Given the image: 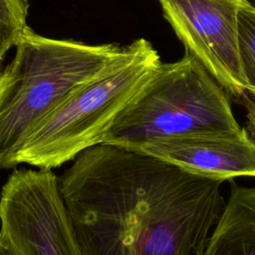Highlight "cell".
<instances>
[{"label": "cell", "instance_id": "cell-6", "mask_svg": "<svg viewBox=\"0 0 255 255\" xmlns=\"http://www.w3.org/2000/svg\"><path fill=\"white\" fill-rule=\"evenodd\" d=\"M157 1L185 53L240 103L247 84L239 54L238 12L248 0Z\"/></svg>", "mask_w": 255, "mask_h": 255}, {"label": "cell", "instance_id": "cell-8", "mask_svg": "<svg viewBox=\"0 0 255 255\" xmlns=\"http://www.w3.org/2000/svg\"><path fill=\"white\" fill-rule=\"evenodd\" d=\"M231 182L200 255H255V186Z\"/></svg>", "mask_w": 255, "mask_h": 255}, {"label": "cell", "instance_id": "cell-2", "mask_svg": "<svg viewBox=\"0 0 255 255\" xmlns=\"http://www.w3.org/2000/svg\"><path fill=\"white\" fill-rule=\"evenodd\" d=\"M0 71V168L16 167L34 128L71 93L121 58L127 46L47 38L26 27Z\"/></svg>", "mask_w": 255, "mask_h": 255}, {"label": "cell", "instance_id": "cell-5", "mask_svg": "<svg viewBox=\"0 0 255 255\" xmlns=\"http://www.w3.org/2000/svg\"><path fill=\"white\" fill-rule=\"evenodd\" d=\"M0 239L18 255H81L52 170L10 173L0 192Z\"/></svg>", "mask_w": 255, "mask_h": 255}, {"label": "cell", "instance_id": "cell-11", "mask_svg": "<svg viewBox=\"0 0 255 255\" xmlns=\"http://www.w3.org/2000/svg\"><path fill=\"white\" fill-rule=\"evenodd\" d=\"M242 105L245 108L246 111V129L250 135V137L255 142V108L248 104V103H242Z\"/></svg>", "mask_w": 255, "mask_h": 255}, {"label": "cell", "instance_id": "cell-13", "mask_svg": "<svg viewBox=\"0 0 255 255\" xmlns=\"http://www.w3.org/2000/svg\"><path fill=\"white\" fill-rule=\"evenodd\" d=\"M0 255H18L9 245L0 239Z\"/></svg>", "mask_w": 255, "mask_h": 255}, {"label": "cell", "instance_id": "cell-14", "mask_svg": "<svg viewBox=\"0 0 255 255\" xmlns=\"http://www.w3.org/2000/svg\"><path fill=\"white\" fill-rule=\"evenodd\" d=\"M248 1H249L251 4H253V5L255 6V0H248Z\"/></svg>", "mask_w": 255, "mask_h": 255}, {"label": "cell", "instance_id": "cell-4", "mask_svg": "<svg viewBox=\"0 0 255 255\" xmlns=\"http://www.w3.org/2000/svg\"><path fill=\"white\" fill-rule=\"evenodd\" d=\"M231 98L191 56L158 65L124 108L102 143L134 147L156 138L242 128Z\"/></svg>", "mask_w": 255, "mask_h": 255}, {"label": "cell", "instance_id": "cell-7", "mask_svg": "<svg viewBox=\"0 0 255 255\" xmlns=\"http://www.w3.org/2000/svg\"><path fill=\"white\" fill-rule=\"evenodd\" d=\"M131 149L223 182L255 177V142L245 127L237 131L192 132L156 138Z\"/></svg>", "mask_w": 255, "mask_h": 255}, {"label": "cell", "instance_id": "cell-3", "mask_svg": "<svg viewBox=\"0 0 255 255\" xmlns=\"http://www.w3.org/2000/svg\"><path fill=\"white\" fill-rule=\"evenodd\" d=\"M160 58L143 38L127 45L125 54L71 93L25 140L18 163L52 170L102 143L118 115L152 76Z\"/></svg>", "mask_w": 255, "mask_h": 255}, {"label": "cell", "instance_id": "cell-9", "mask_svg": "<svg viewBox=\"0 0 255 255\" xmlns=\"http://www.w3.org/2000/svg\"><path fill=\"white\" fill-rule=\"evenodd\" d=\"M28 10V0H0V70L7 52L27 27Z\"/></svg>", "mask_w": 255, "mask_h": 255}, {"label": "cell", "instance_id": "cell-12", "mask_svg": "<svg viewBox=\"0 0 255 255\" xmlns=\"http://www.w3.org/2000/svg\"><path fill=\"white\" fill-rule=\"evenodd\" d=\"M240 103H248L255 108V88H247Z\"/></svg>", "mask_w": 255, "mask_h": 255}, {"label": "cell", "instance_id": "cell-10", "mask_svg": "<svg viewBox=\"0 0 255 255\" xmlns=\"http://www.w3.org/2000/svg\"><path fill=\"white\" fill-rule=\"evenodd\" d=\"M238 43L247 88H255V6L249 1L238 12Z\"/></svg>", "mask_w": 255, "mask_h": 255}, {"label": "cell", "instance_id": "cell-1", "mask_svg": "<svg viewBox=\"0 0 255 255\" xmlns=\"http://www.w3.org/2000/svg\"><path fill=\"white\" fill-rule=\"evenodd\" d=\"M58 183L81 255H200L225 203L222 180L109 143Z\"/></svg>", "mask_w": 255, "mask_h": 255}]
</instances>
